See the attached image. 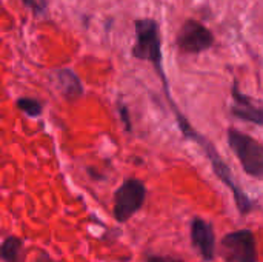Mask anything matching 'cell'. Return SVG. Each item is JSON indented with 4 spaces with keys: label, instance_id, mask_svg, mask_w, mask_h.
Wrapping results in <instances>:
<instances>
[{
    "label": "cell",
    "instance_id": "52a82bcc",
    "mask_svg": "<svg viewBox=\"0 0 263 262\" xmlns=\"http://www.w3.org/2000/svg\"><path fill=\"white\" fill-rule=\"evenodd\" d=\"M231 94H233V100H234V103L231 107V113L234 117L245 120V122L256 124V125H263V108L256 107L253 103V100L239 90L237 82L233 83Z\"/></svg>",
    "mask_w": 263,
    "mask_h": 262
},
{
    "label": "cell",
    "instance_id": "8fae6325",
    "mask_svg": "<svg viewBox=\"0 0 263 262\" xmlns=\"http://www.w3.org/2000/svg\"><path fill=\"white\" fill-rule=\"evenodd\" d=\"M25 6H28L34 14H45L46 12V8H48V3L46 0H22Z\"/></svg>",
    "mask_w": 263,
    "mask_h": 262
},
{
    "label": "cell",
    "instance_id": "4fadbf2b",
    "mask_svg": "<svg viewBox=\"0 0 263 262\" xmlns=\"http://www.w3.org/2000/svg\"><path fill=\"white\" fill-rule=\"evenodd\" d=\"M145 262H182L174 258H168V256H157V255H148L145 258Z\"/></svg>",
    "mask_w": 263,
    "mask_h": 262
},
{
    "label": "cell",
    "instance_id": "7c38bea8",
    "mask_svg": "<svg viewBox=\"0 0 263 262\" xmlns=\"http://www.w3.org/2000/svg\"><path fill=\"white\" fill-rule=\"evenodd\" d=\"M119 113H120V117H122V120H123L125 128L129 131V130H131V120H129L128 108H126L125 105H122V102H119Z\"/></svg>",
    "mask_w": 263,
    "mask_h": 262
},
{
    "label": "cell",
    "instance_id": "277c9868",
    "mask_svg": "<svg viewBox=\"0 0 263 262\" xmlns=\"http://www.w3.org/2000/svg\"><path fill=\"white\" fill-rule=\"evenodd\" d=\"M220 255L225 262H257V246L253 232L242 229L228 233L220 242Z\"/></svg>",
    "mask_w": 263,
    "mask_h": 262
},
{
    "label": "cell",
    "instance_id": "30bf717a",
    "mask_svg": "<svg viewBox=\"0 0 263 262\" xmlns=\"http://www.w3.org/2000/svg\"><path fill=\"white\" fill-rule=\"evenodd\" d=\"M17 108L25 113L26 116L29 117H37L42 114V110H43V105L40 100L37 99H31V97H20L17 100Z\"/></svg>",
    "mask_w": 263,
    "mask_h": 262
},
{
    "label": "cell",
    "instance_id": "5bb4252c",
    "mask_svg": "<svg viewBox=\"0 0 263 262\" xmlns=\"http://www.w3.org/2000/svg\"><path fill=\"white\" fill-rule=\"evenodd\" d=\"M35 262H55L48 253H45V252H42L39 256H37V259H35Z\"/></svg>",
    "mask_w": 263,
    "mask_h": 262
},
{
    "label": "cell",
    "instance_id": "3957f363",
    "mask_svg": "<svg viewBox=\"0 0 263 262\" xmlns=\"http://www.w3.org/2000/svg\"><path fill=\"white\" fill-rule=\"evenodd\" d=\"M136 36L137 40L133 46V57L148 60L153 65L162 62V40L157 22L153 19L136 20Z\"/></svg>",
    "mask_w": 263,
    "mask_h": 262
},
{
    "label": "cell",
    "instance_id": "9c48e42d",
    "mask_svg": "<svg viewBox=\"0 0 263 262\" xmlns=\"http://www.w3.org/2000/svg\"><path fill=\"white\" fill-rule=\"evenodd\" d=\"M22 250L23 241L17 236H8L2 244V259L5 262H22Z\"/></svg>",
    "mask_w": 263,
    "mask_h": 262
},
{
    "label": "cell",
    "instance_id": "6da1fadb",
    "mask_svg": "<svg viewBox=\"0 0 263 262\" xmlns=\"http://www.w3.org/2000/svg\"><path fill=\"white\" fill-rule=\"evenodd\" d=\"M228 145L237 156L243 171L253 178L263 179V145L250 134L230 128Z\"/></svg>",
    "mask_w": 263,
    "mask_h": 262
},
{
    "label": "cell",
    "instance_id": "5b68a950",
    "mask_svg": "<svg viewBox=\"0 0 263 262\" xmlns=\"http://www.w3.org/2000/svg\"><path fill=\"white\" fill-rule=\"evenodd\" d=\"M214 45V34L199 20H186L177 32V46L182 53L199 54Z\"/></svg>",
    "mask_w": 263,
    "mask_h": 262
},
{
    "label": "cell",
    "instance_id": "7a4b0ae2",
    "mask_svg": "<svg viewBox=\"0 0 263 262\" xmlns=\"http://www.w3.org/2000/svg\"><path fill=\"white\" fill-rule=\"evenodd\" d=\"M146 187L139 179H126L114 193L112 215L117 222L129 221L145 204Z\"/></svg>",
    "mask_w": 263,
    "mask_h": 262
},
{
    "label": "cell",
    "instance_id": "8992f818",
    "mask_svg": "<svg viewBox=\"0 0 263 262\" xmlns=\"http://www.w3.org/2000/svg\"><path fill=\"white\" fill-rule=\"evenodd\" d=\"M191 242L193 247L199 252L202 259L210 262L216 255V235L210 222L202 218H194L191 224Z\"/></svg>",
    "mask_w": 263,
    "mask_h": 262
},
{
    "label": "cell",
    "instance_id": "ba28073f",
    "mask_svg": "<svg viewBox=\"0 0 263 262\" xmlns=\"http://www.w3.org/2000/svg\"><path fill=\"white\" fill-rule=\"evenodd\" d=\"M55 79L59 82V86H60L63 97L68 99L69 102L77 100L83 96V85L74 71L66 69V68L59 69L55 73Z\"/></svg>",
    "mask_w": 263,
    "mask_h": 262
}]
</instances>
